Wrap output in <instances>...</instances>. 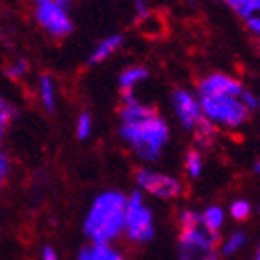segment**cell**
<instances>
[{
  "instance_id": "17",
  "label": "cell",
  "mask_w": 260,
  "mask_h": 260,
  "mask_svg": "<svg viewBox=\"0 0 260 260\" xmlns=\"http://www.w3.org/2000/svg\"><path fill=\"white\" fill-rule=\"evenodd\" d=\"M229 10L236 13L240 19H249V17L260 13V0H223Z\"/></svg>"
},
{
  "instance_id": "4",
  "label": "cell",
  "mask_w": 260,
  "mask_h": 260,
  "mask_svg": "<svg viewBox=\"0 0 260 260\" xmlns=\"http://www.w3.org/2000/svg\"><path fill=\"white\" fill-rule=\"evenodd\" d=\"M30 13L39 30L50 39H65L75 32V21L69 8L56 0H30Z\"/></svg>"
},
{
  "instance_id": "21",
  "label": "cell",
  "mask_w": 260,
  "mask_h": 260,
  "mask_svg": "<svg viewBox=\"0 0 260 260\" xmlns=\"http://www.w3.org/2000/svg\"><path fill=\"white\" fill-rule=\"evenodd\" d=\"M229 216L233 217L234 221H247L253 214V205L247 199H234L229 206Z\"/></svg>"
},
{
  "instance_id": "14",
  "label": "cell",
  "mask_w": 260,
  "mask_h": 260,
  "mask_svg": "<svg viewBox=\"0 0 260 260\" xmlns=\"http://www.w3.org/2000/svg\"><path fill=\"white\" fill-rule=\"evenodd\" d=\"M249 244V234L245 231H233V233L225 236V238L219 242L217 245V251H219V256L221 258H229V256H234L242 253V251L247 247Z\"/></svg>"
},
{
  "instance_id": "3",
  "label": "cell",
  "mask_w": 260,
  "mask_h": 260,
  "mask_svg": "<svg viewBox=\"0 0 260 260\" xmlns=\"http://www.w3.org/2000/svg\"><path fill=\"white\" fill-rule=\"evenodd\" d=\"M123 236L132 245H147L151 244L154 236H156L154 212L145 201V195L141 193L138 188L126 195Z\"/></svg>"
},
{
  "instance_id": "15",
  "label": "cell",
  "mask_w": 260,
  "mask_h": 260,
  "mask_svg": "<svg viewBox=\"0 0 260 260\" xmlns=\"http://www.w3.org/2000/svg\"><path fill=\"white\" fill-rule=\"evenodd\" d=\"M199 216H201V225H203L208 233L219 236L223 225H225V219H227V212L223 210V206H219V205L206 206L205 210L199 212Z\"/></svg>"
},
{
  "instance_id": "1",
  "label": "cell",
  "mask_w": 260,
  "mask_h": 260,
  "mask_svg": "<svg viewBox=\"0 0 260 260\" xmlns=\"http://www.w3.org/2000/svg\"><path fill=\"white\" fill-rule=\"evenodd\" d=\"M117 136L140 162L156 164L171 141L169 123L156 108L141 103L136 91L121 93Z\"/></svg>"
},
{
  "instance_id": "2",
  "label": "cell",
  "mask_w": 260,
  "mask_h": 260,
  "mask_svg": "<svg viewBox=\"0 0 260 260\" xmlns=\"http://www.w3.org/2000/svg\"><path fill=\"white\" fill-rule=\"evenodd\" d=\"M126 193L121 190H104L89 203L82 233L89 244H115L125 231Z\"/></svg>"
},
{
  "instance_id": "13",
  "label": "cell",
  "mask_w": 260,
  "mask_h": 260,
  "mask_svg": "<svg viewBox=\"0 0 260 260\" xmlns=\"http://www.w3.org/2000/svg\"><path fill=\"white\" fill-rule=\"evenodd\" d=\"M149 69L145 65H128L121 71L119 76H117V86H119L121 93L125 91H136V87L143 84V82L149 78Z\"/></svg>"
},
{
  "instance_id": "22",
  "label": "cell",
  "mask_w": 260,
  "mask_h": 260,
  "mask_svg": "<svg viewBox=\"0 0 260 260\" xmlns=\"http://www.w3.org/2000/svg\"><path fill=\"white\" fill-rule=\"evenodd\" d=\"M17 114H19V108L15 106V103L0 93V119L8 125V123H11V121L15 119Z\"/></svg>"
},
{
  "instance_id": "26",
  "label": "cell",
  "mask_w": 260,
  "mask_h": 260,
  "mask_svg": "<svg viewBox=\"0 0 260 260\" xmlns=\"http://www.w3.org/2000/svg\"><path fill=\"white\" fill-rule=\"evenodd\" d=\"M245 26H247L249 34H253L255 38L260 39V13L249 17V19H245Z\"/></svg>"
},
{
  "instance_id": "10",
  "label": "cell",
  "mask_w": 260,
  "mask_h": 260,
  "mask_svg": "<svg viewBox=\"0 0 260 260\" xmlns=\"http://www.w3.org/2000/svg\"><path fill=\"white\" fill-rule=\"evenodd\" d=\"M36 95L45 114H56L58 110V84L54 76L49 73H41L36 78Z\"/></svg>"
},
{
  "instance_id": "18",
  "label": "cell",
  "mask_w": 260,
  "mask_h": 260,
  "mask_svg": "<svg viewBox=\"0 0 260 260\" xmlns=\"http://www.w3.org/2000/svg\"><path fill=\"white\" fill-rule=\"evenodd\" d=\"M216 134H217V126H214L210 121H206L205 117H203V121H201L193 130L195 143H197L201 149H208V147H212L214 140H216Z\"/></svg>"
},
{
  "instance_id": "29",
  "label": "cell",
  "mask_w": 260,
  "mask_h": 260,
  "mask_svg": "<svg viewBox=\"0 0 260 260\" xmlns=\"http://www.w3.org/2000/svg\"><path fill=\"white\" fill-rule=\"evenodd\" d=\"M6 123L2 119H0V143H2V140H4V134H6Z\"/></svg>"
},
{
  "instance_id": "30",
  "label": "cell",
  "mask_w": 260,
  "mask_h": 260,
  "mask_svg": "<svg viewBox=\"0 0 260 260\" xmlns=\"http://www.w3.org/2000/svg\"><path fill=\"white\" fill-rule=\"evenodd\" d=\"M253 171H255V173H258V175H260V156L255 160V166H253Z\"/></svg>"
},
{
  "instance_id": "5",
  "label": "cell",
  "mask_w": 260,
  "mask_h": 260,
  "mask_svg": "<svg viewBox=\"0 0 260 260\" xmlns=\"http://www.w3.org/2000/svg\"><path fill=\"white\" fill-rule=\"evenodd\" d=\"M199 103L203 117L214 126L236 130L249 121L251 112L240 97H199Z\"/></svg>"
},
{
  "instance_id": "19",
  "label": "cell",
  "mask_w": 260,
  "mask_h": 260,
  "mask_svg": "<svg viewBox=\"0 0 260 260\" xmlns=\"http://www.w3.org/2000/svg\"><path fill=\"white\" fill-rule=\"evenodd\" d=\"M95 121L89 112H80L75 119V136L78 141H87L93 136Z\"/></svg>"
},
{
  "instance_id": "34",
  "label": "cell",
  "mask_w": 260,
  "mask_h": 260,
  "mask_svg": "<svg viewBox=\"0 0 260 260\" xmlns=\"http://www.w3.org/2000/svg\"><path fill=\"white\" fill-rule=\"evenodd\" d=\"M258 214H260V205H258Z\"/></svg>"
},
{
  "instance_id": "16",
  "label": "cell",
  "mask_w": 260,
  "mask_h": 260,
  "mask_svg": "<svg viewBox=\"0 0 260 260\" xmlns=\"http://www.w3.org/2000/svg\"><path fill=\"white\" fill-rule=\"evenodd\" d=\"M205 171V160L199 149H190L184 154V173L190 180L201 179V175Z\"/></svg>"
},
{
  "instance_id": "27",
  "label": "cell",
  "mask_w": 260,
  "mask_h": 260,
  "mask_svg": "<svg viewBox=\"0 0 260 260\" xmlns=\"http://www.w3.org/2000/svg\"><path fill=\"white\" fill-rule=\"evenodd\" d=\"M8 173H10V158H8V154L0 149V186H2V182L6 180Z\"/></svg>"
},
{
  "instance_id": "24",
  "label": "cell",
  "mask_w": 260,
  "mask_h": 260,
  "mask_svg": "<svg viewBox=\"0 0 260 260\" xmlns=\"http://www.w3.org/2000/svg\"><path fill=\"white\" fill-rule=\"evenodd\" d=\"M240 101L244 103V106L249 110V112H256V110H260V97L255 91H251V89H244L242 95H240Z\"/></svg>"
},
{
  "instance_id": "33",
  "label": "cell",
  "mask_w": 260,
  "mask_h": 260,
  "mask_svg": "<svg viewBox=\"0 0 260 260\" xmlns=\"http://www.w3.org/2000/svg\"><path fill=\"white\" fill-rule=\"evenodd\" d=\"M182 2H186V4H195L197 0H182Z\"/></svg>"
},
{
  "instance_id": "8",
  "label": "cell",
  "mask_w": 260,
  "mask_h": 260,
  "mask_svg": "<svg viewBox=\"0 0 260 260\" xmlns=\"http://www.w3.org/2000/svg\"><path fill=\"white\" fill-rule=\"evenodd\" d=\"M171 108L177 117V123L186 132H193L195 126L203 121L199 97L184 87H175L171 91Z\"/></svg>"
},
{
  "instance_id": "25",
  "label": "cell",
  "mask_w": 260,
  "mask_h": 260,
  "mask_svg": "<svg viewBox=\"0 0 260 260\" xmlns=\"http://www.w3.org/2000/svg\"><path fill=\"white\" fill-rule=\"evenodd\" d=\"M132 8H134V15L138 22L145 21L147 17L151 15V8H149L147 0H132Z\"/></svg>"
},
{
  "instance_id": "9",
  "label": "cell",
  "mask_w": 260,
  "mask_h": 260,
  "mask_svg": "<svg viewBox=\"0 0 260 260\" xmlns=\"http://www.w3.org/2000/svg\"><path fill=\"white\" fill-rule=\"evenodd\" d=\"M244 84L225 73H210L199 80L197 97H240Z\"/></svg>"
},
{
  "instance_id": "6",
  "label": "cell",
  "mask_w": 260,
  "mask_h": 260,
  "mask_svg": "<svg viewBox=\"0 0 260 260\" xmlns=\"http://www.w3.org/2000/svg\"><path fill=\"white\" fill-rule=\"evenodd\" d=\"M134 182L143 195H151L160 201H175L184 193L182 180L169 173L141 166L134 171Z\"/></svg>"
},
{
  "instance_id": "7",
  "label": "cell",
  "mask_w": 260,
  "mask_h": 260,
  "mask_svg": "<svg viewBox=\"0 0 260 260\" xmlns=\"http://www.w3.org/2000/svg\"><path fill=\"white\" fill-rule=\"evenodd\" d=\"M219 236L208 233L203 225L190 229H180L179 251L180 260H205L206 256L217 251Z\"/></svg>"
},
{
  "instance_id": "11",
  "label": "cell",
  "mask_w": 260,
  "mask_h": 260,
  "mask_svg": "<svg viewBox=\"0 0 260 260\" xmlns=\"http://www.w3.org/2000/svg\"><path fill=\"white\" fill-rule=\"evenodd\" d=\"M125 45V36L123 34H110L106 38H103L95 47L91 49L89 56H87V65H99L110 60L115 52H119V49Z\"/></svg>"
},
{
  "instance_id": "35",
  "label": "cell",
  "mask_w": 260,
  "mask_h": 260,
  "mask_svg": "<svg viewBox=\"0 0 260 260\" xmlns=\"http://www.w3.org/2000/svg\"><path fill=\"white\" fill-rule=\"evenodd\" d=\"M214 2H217V0H214Z\"/></svg>"
},
{
  "instance_id": "12",
  "label": "cell",
  "mask_w": 260,
  "mask_h": 260,
  "mask_svg": "<svg viewBox=\"0 0 260 260\" xmlns=\"http://www.w3.org/2000/svg\"><path fill=\"white\" fill-rule=\"evenodd\" d=\"M76 260H126V256L114 244H87L78 251Z\"/></svg>"
},
{
  "instance_id": "28",
  "label": "cell",
  "mask_w": 260,
  "mask_h": 260,
  "mask_svg": "<svg viewBox=\"0 0 260 260\" xmlns=\"http://www.w3.org/2000/svg\"><path fill=\"white\" fill-rule=\"evenodd\" d=\"M39 260H60V256H58V253H56V249L52 245H45Z\"/></svg>"
},
{
  "instance_id": "23",
  "label": "cell",
  "mask_w": 260,
  "mask_h": 260,
  "mask_svg": "<svg viewBox=\"0 0 260 260\" xmlns=\"http://www.w3.org/2000/svg\"><path fill=\"white\" fill-rule=\"evenodd\" d=\"M177 221H179L180 229H190V227H197L201 225V216L199 212L193 210V208H182L177 216Z\"/></svg>"
},
{
  "instance_id": "31",
  "label": "cell",
  "mask_w": 260,
  "mask_h": 260,
  "mask_svg": "<svg viewBox=\"0 0 260 260\" xmlns=\"http://www.w3.org/2000/svg\"><path fill=\"white\" fill-rule=\"evenodd\" d=\"M58 4H61V6H65V8H69L71 4H73V0H56Z\"/></svg>"
},
{
  "instance_id": "20",
  "label": "cell",
  "mask_w": 260,
  "mask_h": 260,
  "mask_svg": "<svg viewBox=\"0 0 260 260\" xmlns=\"http://www.w3.org/2000/svg\"><path fill=\"white\" fill-rule=\"evenodd\" d=\"M4 75L13 82L24 80V78L30 75V63H28L24 58H17V60L10 61V63L6 65Z\"/></svg>"
},
{
  "instance_id": "32",
  "label": "cell",
  "mask_w": 260,
  "mask_h": 260,
  "mask_svg": "<svg viewBox=\"0 0 260 260\" xmlns=\"http://www.w3.org/2000/svg\"><path fill=\"white\" fill-rule=\"evenodd\" d=\"M251 260H260V244H258V247H256L255 255H253V258H251Z\"/></svg>"
}]
</instances>
